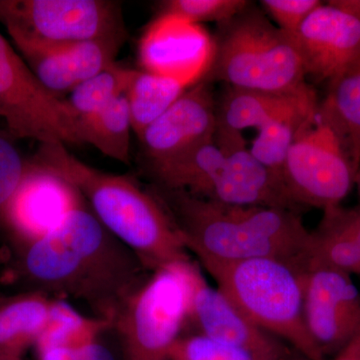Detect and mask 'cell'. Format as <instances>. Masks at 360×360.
<instances>
[{
    "label": "cell",
    "instance_id": "83f0119b",
    "mask_svg": "<svg viewBox=\"0 0 360 360\" xmlns=\"http://www.w3.org/2000/svg\"><path fill=\"white\" fill-rule=\"evenodd\" d=\"M170 360H260L240 348L200 335L181 336L170 352Z\"/></svg>",
    "mask_w": 360,
    "mask_h": 360
},
{
    "label": "cell",
    "instance_id": "9a60e30c",
    "mask_svg": "<svg viewBox=\"0 0 360 360\" xmlns=\"http://www.w3.org/2000/svg\"><path fill=\"white\" fill-rule=\"evenodd\" d=\"M288 35L307 75L317 82H330L360 56V20L329 4L317 7Z\"/></svg>",
    "mask_w": 360,
    "mask_h": 360
},
{
    "label": "cell",
    "instance_id": "836d02e7",
    "mask_svg": "<svg viewBox=\"0 0 360 360\" xmlns=\"http://www.w3.org/2000/svg\"><path fill=\"white\" fill-rule=\"evenodd\" d=\"M355 186H356L357 191H359V195L360 198V169L357 172L356 177H355Z\"/></svg>",
    "mask_w": 360,
    "mask_h": 360
},
{
    "label": "cell",
    "instance_id": "7402d4cb",
    "mask_svg": "<svg viewBox=\"0 0 360 360\" xmlns=\"http://www.w3.org/2000/svg\"><path fill=\"white\" fill-rule=\"evenodd\" d=\"M77 130L78 144L89 143L103 155L129 165L134 129L125 94L96 115L78 120Z\"/></svg>",
    "mask_w": 360,
    "mask_h": 360
},
{
    "label": "cell",
    "instance_id": "30bf717a",
    "mask_svg": "<svg viewBox=\"0 0 360 360\" xmlns=\"http://www.w3.org/2000/svg\"><path fill=\"white\" fill-rule=\"evenodd\" d=\"M356 174L335 132L317 115L298 132L281 172L293 205L323 212L340 206Z\"/></svg>",
    "mask_w": 360,
    "mask_h": 360
},
{
    "label": "cell",
    "instance_id": "277c9868",
    "mask_svg": "<svg viewBox=\"0 0 360 360\" xmlns=\"http://www.w3.org/2000/svg\"><path fill=\"white\" fill-rule=\"evenodd\" d=\"M156 187L231 205L295 210L283 179L250 153L243 134L215 130L214 141L172 160L148 165Z\"/></svg>",
    "mask_w": 360,
    "mask_h": 360
},
{
    "label": "cell",
    "instance_id": "ba28073f",
    "mask_svg": "<svg viewBox=\"0 0 360 360\" xmlns=\"http://www.w3.org/2000/svg\"><path fill=\"white\" fill-rule=\"evenodd\" d=\"M0 21L13 41L125 42L120 2L110 0H0Z\"/></svg>",
    "mask_w": 360,
    "mask_h": 360
},
{
    "label": "cell",
    "instance_id": "f546056e",
    "mask_svg": "<svg viewBox=\"0 0 360 360\" xmlns=\"http://www.w3.org/2000/svg\"><path fill=\"white\" fill-rule=\"evenodd\" d=\"M262 4L279 30L286 34H292L322 2L319 0H262Z\"/></svg>",
    "mask_w": 360,
    "mask_h": 360
},
{
    "label": "cell",
    "instance_id": "e0dca14e",
    "mask_svg": "<svg viewBox=\"0 0 360 360\" xmlns=\"http://www.w3.org/2000/svg\"><path fill=\"white\" fill-rule=\"evenodd\" d=\"M21 58L40 84L63 99L86 80L115 63L124 44L118 40H89L75 44L13 41Z\"/></svg>",
    "mask_w": 360,
    "mask_h": 360
},
{
    "label": "cell",
    "instance_id": "4fadbf2b",
    "mask_svg": "<svg viewBox=\"0 0 360 360\" xmlns=\"http://www.w3.org/2000/svg\"><path fill=\"white\" fill-rule=\"evenodd\" d=\"M217 103L210 82L184 94L139 136L148 165L172 160L214 141Z\"/></svg>",
    "mask_w": 360,
    "mask_h": 360
},
{
    "label": "cell",
    "instance_id": "6da1fadb",
    "mask_svg": "<svg viewBox=\"0 0 360 360\" xmlns=\"http://www.w3.org/2000/svg\"><path fill=\"white\" fill-rule=\"evenodd\" d=\"M146 269L85 205L46 236L26 243L21 258V274L32 290L78 300L112 326L146 278Z\"/></svg>",
    "mask_w": 360,
    "mask_h": 360
},
{
    "label": "cell",
    "instance_id": "e575fe53",
    "mask_svg": "<svg viewBox=\"0 0 360 360\" xmlns=\"http://www.w3.org/2000/svg\"><path fill=\"white\" fill-rule=\"evenodd\" d=\"M0 360H22V357H15V359H1Z\"/></svg>",
    "mask_w": 360,
    "mask_h": 360
},
{
    "label": "cell",
    "instance_id": "d6a6232c",
    "mask_svg": "<svg viewBox=\"0 0 360 360\" xmlns=\"http://www.w3.org/2000/svg\"><path fill=\"white\" fill-rule=\"evenodd\" d=\"M345 217L350 232H352L355 243H356L360 250V207L354 208V210L345 208Z\"/></svg>",
    "mask_w": 360,
    "mask_h": 360
},
{
    "label": "cell",
    "instance_id": "4dcf8cb0",
    "mask_svg": "<svg viewBox=\"0 0 360 360\" xmlns=\"http://www.w3.org/2000/svg\"><path fill=\"white\" fill-rule=\"evenodd\" d=\"M71 360H115V359L108 347L98 340L75 352Z\"/></svg>",
    "mask_w": 360,
    "mask_h": 360
},
{
    "label": "cell",
    "instance_id": "5b68a950",
    "mask_svg": "<svg viewBox=\"0 0 360 360\" xmlns=\"http://www.w3.org/2000/svg\"><path fill=\"white\" fill-rule=\"evenodd\" d=\"M217 288L255 326L309 360H326L310 338L302 269L276 258L201 262Z\"/></svg>",
    "mask_w": 360,
    "mask_h": 360
},
{
    "label": "cell",
    "instance_id": "5bb4252c",
    "mask_svg": "<svg viewBox=\"0 0 360 360\" xmlns=\"http://www.w3.org/2000/svg\"><path fill=\"white\" fill-rule=\"evenodd\" d=\"M200 335L240 348L260 360H290L283 341L255 326L217 288L207 283L198 265L193 271L191 316Z\"/></svg>",
    "mask_w": 360,
    "mask_h": 360
},
{
    "label": "cell",
    "instance_id": "8fae6325",
    "mask_svg": "<svg viewBox=\"0 0 360 360\" xmlns=\"http://www.w3.org/2000/svg\"><path fill=\"white\" fill-rule=\"evenodd\" d=\"M303 309L310 338L328 360L360 329V291L352 276L323 266L303 267Z\"/></svg>",
    "mask_w": 360,
    "mask_h": 360
},
{
    "label": "cell",
    "instance_id": "7a4b0ae2",
    "mask_svg": "<svg viewBox=\"0 0 360 360\" xmlns=\"http://www.w3.org/2000/svg\"><path fill=\"white\" fill-rule=\"evenodd\" d=\"M150 193L200 262L276 258L302 267L310 231L295 210L224 205L156 186Z\"/></svg>",
    "mask_w": 360,
    "mask_h": 360
},
{
    "label": "cell",
    "instance_id": "ffe728a7",
    "mask_svg": "<svg viewBox=\"0 0 360 360\" xmlns=\"http://www.w3.org/2000/svg\"><path fill=\"white\" fill-rule=\"evenodd\" d=\"M54 298L32 290L0 300V359L22 357L44 333Z\"/></svg>",
    "mask_w": 360,
    "mask_h": 360
},
{
    "label": "cell",
    "instance_id": "52a82bcc",
    "mask_svg": "<svg viewBox=\"0 0 360 360\" xmlns=\"http://www.w3.org/2000/svg\"><path fill=\"white\" fill-rule=\"evenodd\" d=\"M194 265L189 259L153 270L129 296L113 323L125 360H170L191 316Z\"/></svg>",
    "mask_w": 360,
    "mask_h": 360
},
{
    "label": "cell",
    "instance_id": "484cf974",
    "mask_svg": "<svg viewBox=\"0 0 360 360\" xmlns=\"http://www.w3.org/2000/svg\"><path fill=\"white\" fill-rule=\"evenodd\" d=\"M131 68L113 63L71 90L65 99L75 120L96 115L124 94Z\"/></svg>",
    "mask_w": 360,
    "mask_h": 360
},
{
    "label": "cell",
    "instance_id": "603a6c76",
    "mask_svg": "<svg viewBox=\"0 0 360 360\" xmlns=\"http://www.w3.org/2000/svg\"><path fill=\"white\" fill-rule=\"evenodd\" d=\"M186 89L172 78L143 70H131L124 94L135 134L141 136Z\"/></svg>",
    "mask_w": 360,
    "mask_h": 360
},
{
    "label": "cell",
    "instance_id": "cb8c5ba5",
    "mask_svg": "<svg viewBox=\"0 0 360 360\" xmlns=\"http://www.w3.org/2000/svg\"><path fill=\"white\" fill-rule=\"evenodd\" d=\"M110 328H113L110 321L86 316L65 300L54 298L49 321L34 347L37 352L79 350L101 340Z\"/></svg>",
    "mask_w": 360,
    "mask_h": 360
},
{
    "label": "cell",
    "instance_id": "ac0fdd59",
    "mask_svg": "<svg viewBox=\"0 0 360 360\" xmlns=\"http://www.w3.org/2000/svg\"><path fill=\"white\" fill-rule=\"evenodd\" d=\"M311 85L291 94H271L229 87L217 108V129L241 132L262 129L281 116L319 104Z\"/></svg>",
    "mask_w": 360,
    "mask_h": 360
},
{
    "label": "cell",
    "instance_id": "8992f818",
    "mask_svg": "<svg viewBox=\"0 0 360 360\" xmlns=\"http://www.w3.org/2000/svg\"><path fill=\"white\" fill-rule=\"evenodd\" d=\"M250 6L220 25L212 68L203 80L271 94L303 89L309 84L307 72L290 37Z\"/></svg>",
    "mask_w": 360,
    "mask_h": 360
},
{
    "label": "cell",
    "instance_id": "d6986e66",
    "mask_svg": "<svg viewBox=\"0 0 360 360\" xmlns=\"http://www.w3.org/2000/svg\"><path fill=\"white\" fill-rule=\"evenodd\" d=\"M317 117L333 130L355 172L360 169V56L329 82Z\"/></svg>",
    "mask_w": 360,
    "mask_h": 360
},
{
    "label": "cell",
    "instance_id": "44dd1931",
    "mask_svg": "<svg viewBox=\"0 0 360 360\" xmlns=\"http://www.w3.org/2000/svg\"><path fill=\"white\" fill-rule=\"evenodd\" d=\"M310 264L323 265L352 276L360 274V250L341 206L324 210L319 227L310 231L302 269Z\"/></svg>",
    "mask_w": 360,
    "mask_h": 360
},
{
    "label": "cell",
    "instance_id": "2e32d148",
    "mask_svg": "<svg viewBox=\"0 0 360 360\" xmlns=\"http://www.w3.org/2000/svg\"><path fill=\"white\" fill-rule=\"evenodd\" d=\"M82 205L84 198L75 187L32 162L20 188L2 210L14 231L30 243L53 231Z\"/></svg>",
    "mask_w": 360,
    "mask_h": 360
},
{
    "label": "cell",
    "instance_id": "f1b7e54d",
    "mask_svg": "<svg viewBox=\"0 0 360 360\" xmlns=\"http://www.w3.org/2000/svg\"><path fill=\"white\" fill-rule=\"evenodd\" d=\"M27 165L22 160L15 146L8 139L0 136V208L13 198L25 179Z\"/></svg>",
    "mask_w": 360,
    "mask_h": 360
},
{
    "label": "cell",
    "instance_id": "3957f363",
    "mask_svg": "<svg viewBox=\"0 0 360 360\" xmlns=\"http://www.w3.org/2000/svg\"><path fill=\"white\" fill-rule=\"evenodd\" d=\"M32 162L75 187L101 224L134 251L146 269L191 259L167 210L134 179L90 167L63 143L41 144Z\"/></svg>",
    "mask_w": 360,
    "mask_h": 360
},
{
    "label": "cell",
    "instance_id": "d4e9b609",
    "mask_svg": "<svg viewBox=\"0 0 360 360\" xmlns=\"http://www.w3.org/2000/svg\"><path fill=\"white\" fill-rule=\"evenodd\" d=\"M319 104L305 106L277 118L258 129L250 150L265 167L281 177L286 155L300 129L314 120Z\"/></svg>",
    "mask_w": 360,
    "mask_h": 360
},
{
    "label": "cell",
    "instance_id": "7c38bea8",
    "mask_svg": "<svg viewBox=\"0 0 360 360\" xmlns=\"http://www.w3.org/2000/svg\"><path fill=\"white\" fill-rule=\"evenodd\" d=\"M214 40L200 25L179 16L158 14L139 45L141 70L172 78L189 89L212 68Z\"/></svg>",
    "mask_w": 360,
    "mask_h": 360
},
{
    "label": "cell",
    "instance_id": "4316f807",
    "mask_svg": "<svg viewBox=\"0 0 360 360\" xmlns=\"http://www.w3.org/2000/svg\"><path fill=\"white\" fill-rule=\"evenodd\" d=\"M245 0H167L160 4V14L179 16L200 25L201 22H229L250 6Z\"/></svg>",
    "mask_w": 360,
    "mask_h": 360
},
{
    "label": "cell",
    "instance_id": "9c48e42d",
    "mask_svg": "<svg viewBox=\"0 0 360 360\" xmlns=\"http://www.w3.org/2000/svg\"><path fill=\"white\" fill-rule=\"evenodd\" d=\"M0 117L9 134L40 144H78L77 120L65 99L40 84L0 33Z\"/></svg>",
    "mask_w": 360,
    "mask_h": 360
},
{
    "label": "cell",
    "instance_id": "1f68e13d",
    "mask_svg": "<svg viewBox=\"0 0 360 360\" xmlns=\"http://www.w3.org/2000/svg\"><path fill=\"white\" fill-rule=\"evenodd\" d=\"M330 360H360V329L352 340Z\"/></svg>",
    "mask_w": 360,
    "mask_h": 360
}]
</instances>
